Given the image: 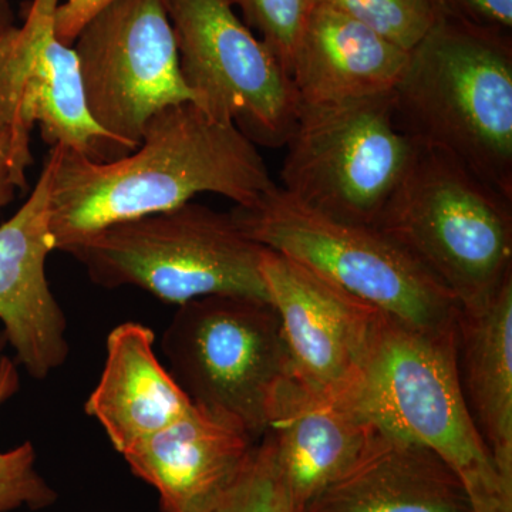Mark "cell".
Wrapping results in <instances>:
<instances>
[{
	"label": "cell",
	"instance_id": "ffe728a7",
	"mask_svg": "<svg viewBox=\"0 0 512 512\" xmlns=\"http://www.w3.org/2000/svg\"><path fill=\"white\" fill-rule=\"evenodd\" d=\"M18 366L3 356L0 363V406L18 392ZM56 491L36 470V451L32 443L20 444L9 451H0V512L29 507L32 510L55 503Z\"/></svg>",
	"mask_w": 512,
	"mask_h": 512
},
{
	"label": "cell",
	"instance_id": "603a6c76",
	"mask_svg": "<svg viewBox=\"0 0 512 512\" xmlns=\"http://www.w3.org/2000/svg\"><path fill=\"white\" fill-rule=\"evenodd\" d=\"M231 8L237 6L248 28L258 30L279 62L291 74L293 59L303 29L313 8V0H225Z\"/></svg>",
	"mask_w": 512,
	"mask_h": 512
},
{
	"label": "cell",
	"instance_id": "cb8c5ba5",
	"mask_svg": "<svg viewBox=\"0 0 512 512\" xmlns=\"http://www.w3.org/2000/svg\"><path fill=\"white\" fill-rule=\"evenodd\" d=\"M430 3L439 19L511 37L512 0H430Z\"/></svg>",
	"mask_w": 512,
	"mask_h": 512
},
{
	"label": "cell",
	"instance_id": "4316f807",
	"mask_svg": "<svg viewBox=\"0 0 512 512\" xmlns=\"http://www.w3.org/2000/svg\"><path fill=\"white\" fill-rule=\"evenodd\" d=\"M13 26L12 9L9 0H0V33L5 32Z\"/></svg>",
	"mask_w": 512,
	"mask_h": 512
},
{
	"label": "cell",
	"instance_id": "30bf717a",
	"mask_svg": "<svg viewBox=\"0 0 512 512\" xmlns=\"http://www.w3.org/2000/svg\"><path fill=\"white\" fill-rule=\"evenodd\" d=\"M94 123L128 150L158 111L195 103L165 0H114L73 43Z\"/></svg>",
	"mask_w": 512,
	"mask_h": 512
},
{
	"label": "cell",
	"instance_id": "5bb4252c",
	"mask_svg": "<svg viewBox=\"0 0 512 512\" xmlns=\"http://www.w3.org/2000/svg\"><path fill=\"white\" fill-rule=\"evenodd\" d=\"M376 430L350 397L315 392L289 373L269 403L265 433L289 512H303L338 480Z\"/></svg>",
	"mask_w": 512,
	"mask_h": 512
},
{
	"label": "cell",
	"instance_id": "9c48e42d",
	"mask_svg": "<svg viewBox=\"0 0 512 512\" xmlns=\"http://www.w3.org/2000/svg\"><path fill=\"white\" fill-rule=\"evenodd\" d=\"M197 106L255 146L285 147L301 101L278 57L225 0H165Z\"/></svg>",
	"mask_w": 512,
	"mask_h": 512
},
{
	"label": "cell",
	"instance_id": "44dd1931",
	"mask_svg": "<svg viewBox=\"0 0 512 512\" xmlns=\"http://www.w3.org/2000/svg\"><path fill=\"white\" fill-rule=\"evenodd\" d=\"M345 13L406 52H412L436 25L430 0H313Z\"/></svg>",
	"mask_w": 512,
	"mask_h": 512
},
{
	"label": "cell",
	"instance_id": "3957f363",
	"mask_svg": "<svg viewBox=\"0 0 512 512\" xmlns=\"http://www.w3.org/2000/svg\"><path fill=\"white\" fill-rule=\"evenodd\" d=\"M350 399L377 426L436 453L463 481L474 512H512V487L461 390L456 326L424 332L382 315L362 383Z\"/></svg>",
	"mask_w": 512,
	"mask_h": 512
},
{
	"label": "cell",
	"instance_id": "8992f818",
	"mask_svg": "<svg viewBox=\"0 0 512 512\" xmlns=\"http://www.w3.org/2000/svg\"><path fill=\"white\" fill-rule=\"evenodd\" d=\"M261 247L298 262L336 288L403 325L424 332L453 329L460 306L450 292L375 227L325 217L281 187L231 211Z\"/></svg>",
	"mask_w": 512,
	"mask_h": 512
},
{
	"label": "cell",
	"instance_id": "5b68a950",
	"mask_svg": "<svg viewBox=\"0 0 512 512\" xmlns=\"http://www.w3.org/2000/svg\"><path fill=\"white\" fill-rule=\"evenodd\" d=\"M262 251L231 212L190 201L110 225L66 254L84 266L96 285L134 286L180 306L210 295L271 302L261 274Z\"/></svg>",
	"mask_w": 512,
	"mask_h": 512
},
{
	"label": "cell",
	"instance_id": "4fadbf2b",
	"mask_svg": "<svg viewBox=\"0 0 512 512\" xmlns=\"http://www.w3.org/2000/svg\"><path fill=\"white\" fill-rule=\"evenodd\" d=\"M53 167L46 158L35 190L0 225V322L8 345L35 379H45L69 355L66 316L46 276L53 248L50 195Z\"/></svg>",
	"mask_w": 512,
	"mask_h": 512
},
{
	"label": "cell",
	"instance_id": "7402d4cb",
	"mask_svg": "<svg viewBox=\"0 0 512 512\" xmlns=\"http://www.w3.org/2000/svg\"><path fill=\"white\" fill-rule=\"evenodd\" d=\"M205 512H289L268 437L256 443L238 476Z\"/></svg>",
	"mask_w": 512,
	"mask_h": 512
},
{
	"label": "cell",
	"instance_id": "ba28073f",
	"mask_svg": "<svg viewBox=\"0 0 512 512\" xmlns=\"http://www.w3.org/2000/svg\"><path fill=\"white\" fill-rule=\"evenodd\" d=\"M393 94L301 104L282 190L325 217L375 227L417 150L397 124Z\"/></svg>",
	"mask_w": 512,
	"mask_h": 512
},
{
	"label": "cell",
	"instance_id": "d4e9b609",
	"mask_svg": "<svg viewBox=\"0 0 512 512\" xmlns=\"http://www.w3.org/2000/svg\"><path fill=\"white\" fill-rule=\"evenodd\" d=\"M32 163L30 137L0 130V212L15 200L16 192L28 188V170Z\"/></svg>",
	"mask_w": 512,
	"mask_h": 512
},
{
	"label": "cell",
	"instance_id": "e0dca14e",
	"mask_svg": "<svg viewBox=\"0 0 512 512\" xmlns=\"http://www.w3.org/2000/svg\"><path fill=\"white\" fill-rule=\"evenodd\" d=\"M410 52L325 3H313L291 77L301 104H330L394 93Z\"/></svg>",
	"mask_w": 512,
	"mask_h": 512
},
{
	"label": "cell",
	"instance_id": "2e32d148",
	"mask_svg": "<svg viewBox=\"0 0 512 512\" xmlns=\"http://www.w3.org/2000/svg\"><path fill=\"white\" fill-rule=\"evenodd\" d=\"M303 512H474L436 453L377 426L363 453Z\"/></svg>",
	"mask_w": 512,
	"mask_h": 512
},
{
	"label": "cell",
	"instance_id": "83f0119b",
	"mask_svg": "<svg viewBox=\"0 0 512 512\" xmlns=\"http://www.w3.org/2000/svg\"><path fill=\"white\" fill-rule=\"evenodd\" d=\"M6 346H8V339H6V335L2 330V332H0V363H2L3 356H5L3 352H5Z\"/></svg>",
	"mask_w": 512,
	"mask_h": 512
},
{
	"label": "cell",
	"instance_id": "ac0fdd59",
	"mask_svg": "<svg viewBox=\"0 0 512 512\" xmlns=\"http://www.w3.org/2000/svg\"><path fill=\"white\" fill-rule=\"evenodd\" d=\"M154 348L156 335L141 323L111 330L103 372L84 406L120 454L194 406Z\"/></svg>",
	"mask_w": 512,
	"mask_h": 512
},
{
	"label": "cell",
	"instance_id": "9a60e30c",
	"mask_svg": "<svg viewBox=\"0 0 512 512\" xmlns=\"http://www.w3.org/2000/svg\"><path fill=\"white\" fill-rule=\"evenodd\" d=\"M256 441L234 420L190 412L121 453L131 471L160 495L163 512H205L234 481Z\"/></svg>",
	"mask_w": 512,
	"mask_h": 512
},
{
	"label": "cell",
	"instance_id": "277c9868",
	"mask_svg": "<svg viewBox=\"0 0 512 512\" xmlns=\"http://www.w3.org/2000/svg\"><path fill=\"white\" fill-rule=\"evenodd\" d=\"M461 311L484 308L512 278V200L450 154L417 147L377 218Z\"/></svg>",
	"mask_w": 512,
	"mask_h": 512
},
{
	"label": "cell",
	"instance_id": "d6986e66",
	"mask_svg": "<svg viewBox=\"0 0 512 512\" xmlns=\"http://www.w3.org/2000/svg\"><path fill=\"white\" fill-rule=\"evenodd\" d=\"M456 348L468 409L512 487V278L484 308L458 311Z\"/></svg>",
	"mask_w": 512,
	"mask_h": 512
},
{
	"label": "cell",
	"instance_id": "8fae6325",
	"mask_svg": "<svg viewBox=\"0 0 512 512\" xmlns=\"http://www.w3.org/2000/svg\"><path fill=\"white\" fill-rule=\"evenodd\" d=\"M60 0H32L22 26L0 33V130L30 137L39 126L50 147L106 163L130 154L90 117L73 46L56 33Z\"/></svg>",
	"mask_w": 512,
	"mask_h": 512
},
{
	"label": "cell",
	"instance_id": "484cf974",
	"mask_svg": "<svg viewBox=\"0 0 512 512\" xmlns=\"http://www.w3.org/2000/svg\"><path fill=\"white\" fill-rule=\"evenodd\" d=\"M114 0H66L56 10V33L64 45L73 46L84 26Z\"/></svg>",
	"mask_w": 512,
	"mask_h": 512
},
{
	"label": "cell",
	"instance_id": "7a4b0ae2",
	"mask_svg": "<svg viewBox=\"0 0 512 512\" xmlns=\"http://www.w3.org/2000/svg\"><path fill=\"white\" fill-rule=\"evenodd\" d=\"M399 127L512 200V37L439 19L394 90Z\"/></svg>",
	"mask_w": 512,
	"mask_h": 512
},
{
	"label": "cell",
	"instance_id": "7c38bea8",
	"mask_svg": "<svg viewBox=\"0 0 512 512\" xmlns=\"http://www.w3.org/2000/svg\"><path fill=\"white\" fill-rule=\"evenodd\" d=\"M261 274L281 320L292 375L326 396H352L384 313L268 248Z\"/></svg>",
	"mask_w": 512,
	"mask_h": 512
},
{
	"label": "cell",
	"instance_id": "6da1fadb",
	"mask_svg": "<svg viewBox=\"0 0 512 512\" xmlns=\"http://www.w3.org/2000/svg\"><path fill=\"white\" fill-rule=\"evenodd\" d=\"M50 232L55 251L119 222L173 210L195 195H224L249 207L278 185L249 138L195 103L154 114L140 146L117 160H90L70 147L50 148Z\"/></svg>",
	"mask_w": 512,
	"mask_h": 512
},
{
	"label": "cell",
	"instance_id": "52a82bcc",
	"mask_svg": "<svg viewBox=\"0 0 512 512\" xmlns=\"http://www.w3.org/2000/svg\"><path fill=\"white\" fill-rule=\"evenodd\" d=\"M161 349L168 372L194 406L234 420L261 440L276 387L291 373L271 302L210 295L178 306Z\"/></svg>",
	"mask_w": 512,
	"mask_h": 512
}]
</instances>
